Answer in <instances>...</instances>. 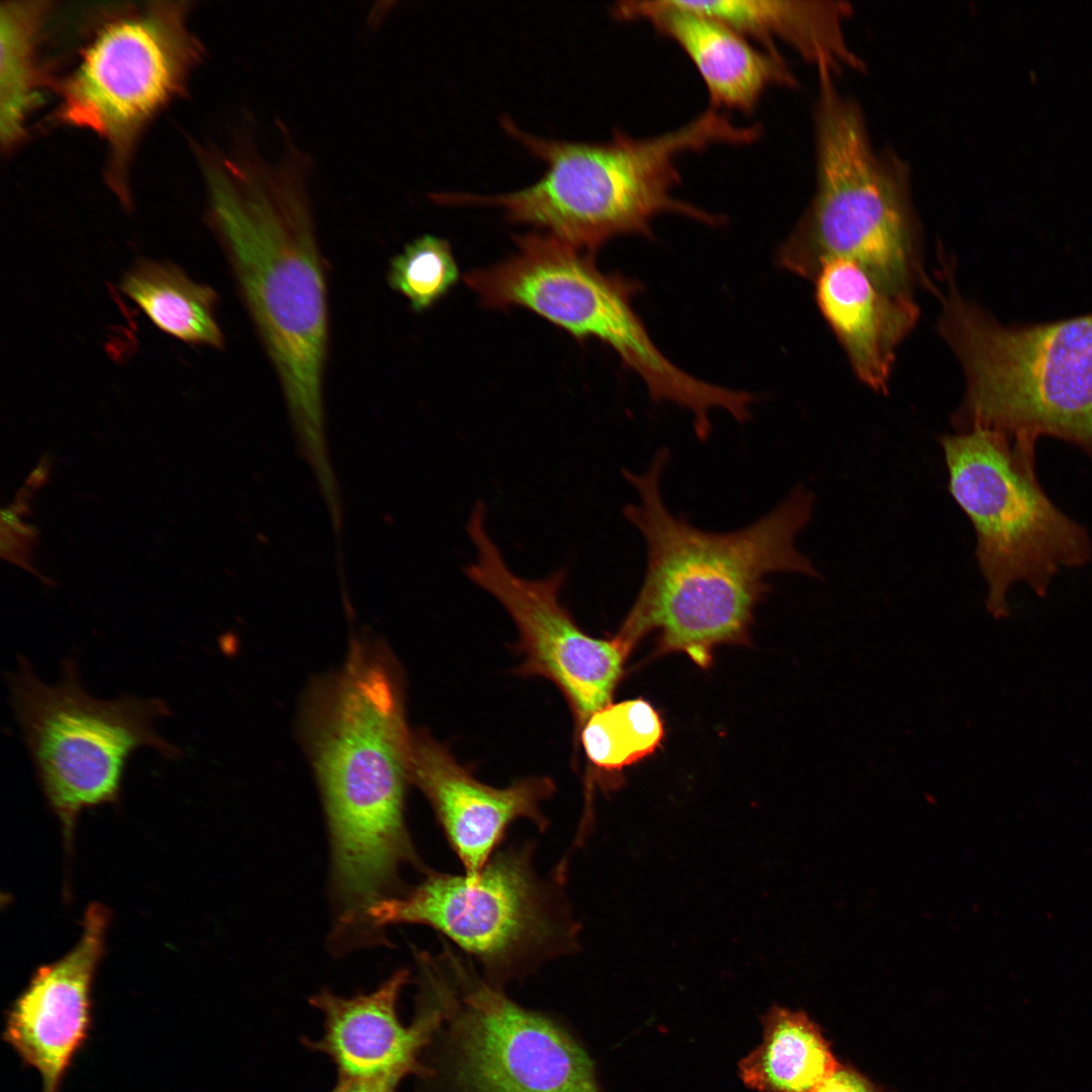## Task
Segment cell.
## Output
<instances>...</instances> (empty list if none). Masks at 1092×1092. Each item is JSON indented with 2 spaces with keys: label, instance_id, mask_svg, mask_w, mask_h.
Here are the masks:
<instances>
[{
  "label": "cell",
  "instance_id": "1",
  "mask_svg": "<svg viewBox=\"0 0 1092 1092\" xmlns=\"http://www.w3.org/2000/svg\"><path fill=\"white\" fill-rule=\"evenodd\" d=\"M304 731L329 824L333 901L360 914L400 892L403 866H422L404 819L413 732L380 647L355 642L313 689Z\"/></svg>",
  "mask_w": 1092,
  "mask_h": 1092
},
{
  "label": "cell",
  "instance_id": "2",
  "mask_svg": "<svg viewBox=\"0 0 1092 1092\" xmlns=\"http://www.w3.org/2000/svg\"><path fill=\"white\" fill-rule=\"evenodd\" d=\"M669 452L659 449L647 470H623L640 502L623 509L646 544V568L636 601L620 629L634 643L657 630L662 652L679 651L706 667L713 649L746 638L753 611L779 572L819 577L796 547L809 523L814 495L796 486L754 523L726 533L698 529L673 516L660 493Z\"/></svg>",
  "mask_w": 1092,
  "mask_h": 1092
},
{
  "label": "cell",
  "instance_id": "3",
  "mask_svg": "<svg viewBox=\"0 0 1092 1092\" xmlns=\"http://www.w3.org/2000/svg\"><path fill=\"white\" fill-rule=\"evenodd\" d=\"M260 156L233 177L207 169L210 215L244 304L308 448L324 445L329 304L324 257L299 171Z\"/></svg>",
  "mask_w": 1092,
  "mask_h": 1092
},
{
  "label": "cell",
  "instance_id": "4",
  "mask_svg": "<svg viewBox=\"0 0 1092 1092\" xmlns=\"http://www.w3.org/2000/svg\"><path fill=\"white\" fill-rule=\"evenodd\" d=\"M504 130L544 162L534 184L508 193H435L434 202L452 206H491L512 222L543 230L573 247L593 252L624 235L651 237V222L676 213L708 225L724 218L674 196L681 184L679 161L715 146L756 143L759 123L741 125L709 107L677 128L647 138L616 129L603 143L547 139L520 128L509 116Z\"/></svg>",
  "mask_w": 1092,
  "mask_h": 1092
},
{
  "label": "cell",
  "instance_id": "5",
  "mask_svg": "<svg viewBox=\"0 0 1092 1092\" xmlns=\"http://www.w3.org/2000/svg\"><path fill=\"white\" fill-rule=\"evenodd\" d=\"M816 190L779 250L785 269L815 278L831 259L850 261L888 293L910 297L919 269L907 171L874 150L863 115L818 70Z\"/></svg>",
  "mask_w": 1092,
  "mask_h": 1092
},
{
  "label": "cell",
  "instance_id": "6",
  "mask_svg": "<svg viewBox=\"0 0 1092 1092\" xmlns=\"http://www.w3.org/2000/svg\"><path fill=\"white\" fill-rule=\"evenodd\" d=\"M419 992L441 1019L416 1092H603L569 1027L512 1000L448 945L423 971Z\"/></svg>",
  "mask_w": 1092,
  "mask_h": 1092
},
{
  "label": "cell",
  "instance_id": "7",
  "mask_svg": "<svg viewBox=\"0 0 1092 1092\" xmlns=\"http://www.w3.org/2000/svg\"><path fill=\"white\" fill-rule=\"evenodd\" d=\"M940 331L967 390L958 423L1036 443L1051 437L1092 460V313L1003 326L951 292Z\"/></svg>",
  "mask_w": 1092,
  "mask_h": 1092
},
{
  "label": "cell",
  "instance_id": "8",
  "mask_svg": "<svg viewBox=\"0 0 1092 1092\" xmlns=\"http://www.w3.org/2000/svg\"><path fill=\"white\" fill-rule=\"evenodd\" d=\"M939 441L948 490L976 531L992 615L1009 614L1007 594L1015 583L1044 597L1061 568L1091 560L1087 529L1062 512L1038 481L1035 444L981 427Z\"/></svg>",
  "mask_w": 1092,
  "mask_h": 1092
},
{
  "label": "cell",
  "instance_id": "9",
  "mask_svg": "<svg viewBox=\"0 0 1092 1092\" xmlns=\"http://www.w3.org/2000/svg\"><path fill=\"white\" fill-rule=\"evenodd\" d=\"M516 252L465 274L485 307L520 306L564 329L576 340L598 339L645 382L653 401H671L703 419L719 388L671 363L654 345L632 306L639 284L602 272L592 253L547 233L515 237Z\"/></svg>",
  "mask_w": 1092,
  "mask_h": 1092
},
{
  "label": "cell",
  "instance_id": "10",
  "mask_svg": "<svg viewBox=\"0 0 1092 1092\" xmlns=\"http://www.w3.org/2000/svg\"><path fill=\"white\" fill-rule=\"evenodd\" d=\"M9 687L16 719L46 799L59 818L67 851L80 813L118 801L124 770L141 747L177 759L181 750L161 737L154 721L168 717L157 698L99 700L83 688L75 662L66 659L62 678L47 685L18 657Z\"/></svg>",
  "mask_w": 1092,
  "mask_h": 1092
},
{
  "label": "cell",
  "instance_id": "11",
  "mask_svg": "<svg viewBox=\"0 0 1092 1092\" xmlns=\"http://www.w3.org/2000/svg\"><path fill=\"white\" fill-rule=\"evenodd\" d=\"M368 919L379 934L396 923L438 930L500 988L577 946L576 924L558 891L535 874L528 844L499 851L474 879L429 871L412 890L376 903Z\"/></svg>",
  "mask_w": 1092,
  "mask_h": 1092
},
{
  "label": "cell",
  "instance_id": "12",
  "mask_svg": "<svg viewBox=\"0 0 1092 1092\" xmlns=\"http://www.w3.org/2000/svg\"><path fill=\"white\" fill-rule=\"evenodd\" d=\"M186 10L184 2H157L107 19L59 83L58 120L105 141L121 198L140 133L184 88L201 56Z\"/></svg>",
  "mask_w": 1092,
  "mask_h": 1092
},
{
  "label": "cell",
  "instance_id": "13",
  "mask_svg": "<svg viewBox=\"0 0 1092 1092\" xmlns=\"http://www.w3.org/2000/svg\"><path fill=\"white\" fill-rule=\"evenodd\" d=\"M486 515L485 505L476 502L466 524L474 559L464 574L498 601L515 622L524 654L518 673L553 682L580 732L595 712L611 703L634 643L620 632L609 640L597 639L577 626L559 598L568 575L564 567L540 579L513 572L488 533Z\"/></svg>",
  "mask_w": 1092,
  "mask_h": 1092
},
{
  "label": "cell",
  "instance_id": "14",
  "mask_svg": "<svg viewBox=\"0 0 1092 1092\" xmlns=\"http://www.w3.org/2000/svg\"><path fill=\"white\" fill-rule=\"evenodd\" d=\"M109 910L91 903L74 947L39 967L10 1005L4 1038L40 1078V1092H59L91 1025V991L104 954Z\"/></svg>",
  "mask_w": 1092,
  "mask_h": 1092
},
{
  "label": "cell",
  "instance_id": "15",
  "mask_svg": "<svg viewBox=\"0 0 1092 1092\" xmlns=\"http://www.w3.org/2000/svg\"><path fill=\"white\" fill-rule=\"evenodd\" d=\"M408 981L403 969L370 993L343 997L321 990L309 1003L323 1014V1032L316 1039L302 1037L301 1043L332 1061L337 1080L396 1092L404 1078L419 1073L441 1019L436 1010L416 1009L411 1023H402L397 1004Z\"/></svg>",
  "mask_w": 1092,
  "mask_h": 1092
},
{
  "label": "cell",
  "instance_id": "16",
  "mask_svg": "<svg viewBox=\"0 0 1092 1092\" xmlns=\"http://www.w3.org/2000/svg\"><path fill=\"white\" fill-rule=\"evenodd\" d=\"M410 782L430 802L465 875L477 878L510 824L525 818L540 830L548 820L540 804L555 792L547 777L522 779L504 789L476 780L449 750L421 732L412 734Z\"/></svg>",
  "mask_w": 1092,
  "mask_h": 1092
},
{
  "label": "cell",
  "instance_id": "17",
  "mask_svg": "<svg viewBox=\"0 0 1092 1092\" xmlns=\"http://www.w3.org/2000/svg\"><path fill=\"white\" fill-rule=\"evenodd\" d=\"M612 15L644 21L691 60L707 89L710 107L751 114L766 91L798 81L779 52L766 51L688 0L621 1Z\"/></svg>",
  "mask_w": 1092,
  "mask_h": 1092
},
{
  "label": "cell",
  "instance_id": "18",
  "mask_svg": "<svg viewBox=\"0 0 1092 1092\" xmlns=\"http://www.w3.org/2000/svg\"><path fill=\"white\" fill-rule=\"evenodd\" d=\"M815 279L817 304L855 373L871 388L886 390L896 349L913 329L918 307L911 297L883 290L847 260L823 262Z\"/></svg>",
  "mask_w": 1092,
  "mask_h": 1092
},
{
  "label": "cell",
  "instance_id": "19",
  "mask_svg": "<svg viewBox=\"0 0 1092 1092\" xmlns=\"http://www.w3.org/2000/svg\"><path fill=\"white\" fill-rule=\"evenodd\" d=\"M689 4L740 32L766 51L776 41L834 76L843 69L864 71V63L846 42L843 23L851 14L841 1L713 0Z\"/></svg>",
  "mask_w": 1092,
  "mask_h": 1092
},
{
  "label": "cell",
  "instance_id": "20",
  "mask_svg": "<svg viewBox=\"0 0 1092 1092\" xmlns=\"http://www.w3.org/2000/svg\"><path fill=\"white\" fill-rule=\"evenodd\" d=\"M760 1043L738 1064L754 1092H815L839 1065L821 1027L803 1010L774 1005L761 1017Z\"/></svg>",
  "mask_w": 1092,
  "mask_h": 1092
},
{
  "label": "cell",
  "instance_id": "21",
  "mask_svg": "<svg viewBox=\"0 0 1092 1092\" xmlns=\"http://www.w3.org/2000/svg\"><path fill=\"white\" fill-rule=\"evenodd\" d=\"M121 289L163 332L186 343L223 347L215 318V291L194 282L179 268L140 261L124 276Z\"/></svg>",
  "mask_w": 1092,
  "mask_h": 1092
},
{
  "label": "cell",
  "instance_id": "22",
  "mask_svg": "<svg viewBox=\"0 0 1092 1092\" xmlns=\"http://www.w3.org/2000/svg\"><path fill=\"white\" fill-rule=\"evenodd\" d=\"M48 2L8 1L0 8V138L9 151L25 135V123L39 102V35Z\"/></svg>",
  "mask_w": 1092,
  "mask_h": 1092
},
{
  "label": "cell",
  "instance_id": "23",
  "mask_svg": "<svg viewBox=\"0 0 1092 1092\" xmlns=\"http://www.w3.org/2000/svg\"><path fill=\"white\" fill-rule=\"evenodd\" d=\"M663 723L642 699L609 704L595 712L580 730L586 756L597 767L614 771L653 753L663 738Z\"/></svg>",
  "mask_w": 1092,
  "mask_h": 1092
},
{
  "label": "cell",
  "instance_id": "24",
  "mask_svg": "<svg viewBox=\"0 0 1092 1092\" xmlns=\"http://www.w3.org/2000/svg\"><path fill=\"white\" fill-rule=\"evenodd\" d=\"M459 277L449 242L425 235L406 244L392 258L387 283L407 299L414 311L422 312L444 297Z\"/></svg>",
  "mask_w": 1092,
  "mask_h": 1092
},
{
  "label": "cell",
  "instance_id": "25",
  "mask_svg": "<svg viewBox=\"0 0 1092 1092\" xmlns=\"http://www.w3.org/2000/svg\"><path fill=\"white\" fill-rule=\"evenodd\" d=\"M815 1092H890L850 1064L839 1063Z\"/></svg>",
  "mask_w": 1092,
  "mask_h": 1092
},
{
  "label": "cell",
  "instance_id": "26",
  "mask_svg": "<svg viewBox=\"0 0 1092 1092\" xmlns=\"http://www.w3.org/2000/svg\"><path fill=\"white\" fill-rule=\"evenodd\" d=\"M34 543V541L20 536L1 523V557L24 568L41 580L48 581L31 565L30 560Z\"/></svg>",
  "mask_w": 1092,
  "mask_h": 1092
},
{
  "label": "cell",
  "instance_id": "27",
  "mask_svg": "<svg viewBox=\"0 0 1092 1092\" xmlns=\"http://www.w3.org/2000/svg\"><path fill=\"white\" fill-rule=\"evenodd\" d=\"M50 471H51V460H50V457L48 455H44L42 457V459L37 463V465L29 473V475H28V477H27V479L25 481V485L30 487V488H33V489H38L40 486H42L48 481L49 476H50Z\"/></svg>",
  "mask_w": 1092,
  "mask_h": 1092
},
{
  "label": "cell",
  "instance_id": "28",
  "mask_svg": "<svg viewBox=\"0 0 1092 1092\" xmlns=\"http://www.w3.org/2000/svg\"><path fill=\"white\" fill-rule=\"evenodd\" d=\"M330 1092H393L365 1084L337 1080L335 1087Z\"/></svg>",
  "mask_w": 1092,
  "mask_h": 1092
}]
</instances>
